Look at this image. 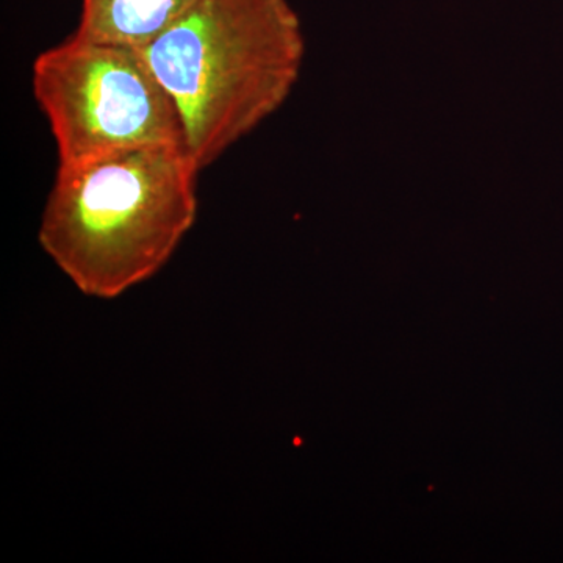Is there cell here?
Here are the masks:
<instances>
[{
    "instance_id": "6da1fadb",
    "label": "cell",
    "mask_w": 563,
    "mask_h": 563,
    "mask_svg": "<svg viewBox=\"0 0 563 563\" xmlns=\"http://www.w3.org/2000/svg\"><path fill=\"white\" fill-rule=\"evenodd\" d=\"M198 174L181 144L58 165L40 244L81 292L117 298L154 276L195 224Z\"/></svg>"
},
{
    "instance_id": "277c9868",
    "label": "cell",
    "mask_w": 563,
    "mask_h": 563,
    "mask_svg": "<svg viewBox=\"0 0 563 563\" xmlns=\"http://www.w3.org/2000/svg\"><path fill=\"white\" fill-rule=\"evenodd\" d=\"M195 0H81L74 35L143 49L172 27Z\"/></svg>"
},
{
    "instance_id": "7a4b0ae2",
    "label": "cell",
    "mask_w": 563,
    "mask_h": 563,
    "mask_svg": "<svg viewBox=\"0 0 563 563\" xmlns=\"http://www.w3.org/2000/svg\"><path fill=\"white\" fill-rule=\"evenodd\" d=\"M143 52L202 172L284 103L303 41L287 0H195Z\"/></svg>"
},
{
    "instance_id": "3957f363",
    "label": "cell",
    "mask_w": 563,
    "mask_h": 563,
    "mask_svg": "<svg viewBox=\"0 0 563 563\" xmlns=\"http://www.w3.org/2000/svg\"><path fill=\"white\" fill-rule=\"evenodd\" d=\"M32 87L58 165L154 144L184 146L179 110L140 47L73 35L36 57Z\"/></svg>"
}]
</instances>
